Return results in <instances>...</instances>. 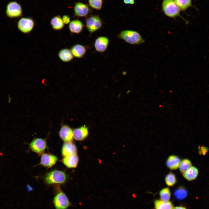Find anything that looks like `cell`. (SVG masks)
I'll return each instance as SVG.
<instances>
[{
  "label": "cell",
  "instance_id": "6da1fadb",
  "mask_svg": "<svg viewBox=\"0 0 209 209\" xmlns=\"http://www.w3.org/2000/svg\"><path fill=\"white\" fill-rule=\"evenodd\" d=\"M117 37L132 45H139L145 42V40L140 34L138 32L134 30H123L119 33Z\"/></svg>",
  "mask_w": 209,
  "mask_h": 209
},
{
  "label": "cell",
  "instance_id": "7a4b0ae2",
  "mask_svg": "<svg viewBox=\"0 0 209 209\" xmlns=\"http://www.w3.org/2000/svg\"><path fill=\"white\" fill-rule=\"evenodd\" d=\"M161 6L163 12L167 16L173 18L179 17L188 23V21L180 15L181 10L174 0H163Z\"/></svg>",
  "mask_w": 209,
  "mask_h": 209
},
{
  "label": "cell",
  "instance_id": "3957f363",
  "mask_svg": "<svg viewBox=\"0 0 209 209\" xmlns=\"http://www.w3.org/2000/svg\"><path fill=\"white\" fill-rule=\"evenodd\" d=\"M66 179L65 174L62 171L55 170L46 174L45 176V181L48 184H62Z\"/></svg>",
  "mask_w": 209,
  "mask_h": 209
},
{
  "label": "cell",
  "instance_id": "277c9868",
  "mask_svg": "<svg viewBox=\"0 0 209 209\" xmlns=\"http://www.w3.org/2000/svg\"><path fill=\"white\" fill-rule=\"evenodd\" d=\"M86 27L90 35L100 29L103 21L98 15H91L85 20Z\"/></svg>",
  "mask_w": 209,
  "mask_h": 209
},
{
  "label": "cell",
  "instance_id": "5b68a950",
  "mask_svg": "<svg viewBox=\"0 0 209 209\" xmlns=\"http://www.w3.org/2000/svg\"><path fill=\"white\" fill-rule=\"evenodd\" d=\"M53 203L56 209H66L71 205L66 194L61 191L57 193L55 196Z\"/></svg>",
  "mask_w": 209,
  "mask_h": 209
},
{
  "label": "cell",
  "instance_id": "8992f818",
  "mask_svg": "<svg viewBox=\"0 0 209 209\" xmlns=\"http://www.w3.org/2000/svg\"><path fill=\"white\" fill-rule=\"evenodd\" d=\"M35 25V22L33 19L28 17H23L19 21L17 27L19 30L21 32L28 33L33 30Z\"/></svg>",
  "mask_w": 209,
  "mask_h": 209
},
{
  "label": "cell",
  "instance_id": "52a82bcc",
  "mask_svg": "<svg viewBox=\"0 0 209 209\" xmlns=\"http://www.w3.org/2000/svg\"><path fill=\"white\" fill-rule=\"evenodd\" d=\"M6 14L10 18H16L21 16L22 14V10L20 5L16 1H11L7 5Z\"/></svg>",
  "mask_w": 209,
  "mask_h": 209
},
{
  "label": "cell",
  "instance_id": "ba28073f",
  "mask_svg": "<svg viewBox=\"0 0 209 209\" xmlns=\"http://www.w3.org/2000/svg\"><path fill=\"white\" fill-rule=\"evenodd\" d=\"M74 10L75 16L78 17H86L91 11L90 9L87 4L81 2L75 3Z\"/></svg>",
  "mask_w": 209,
  "mask_h": 209
},
{
  "label": "cell",
  "instance_id": "9c48e42d",
  "mask_svg": "<svg viewBox=\"0 0 209 209\" xmlns=\"http://www.w3.org/2000/svg\"><path fill=\"white\" fill-rule=\"evenodd\" d=\"M109 43V39L105 36H100L95 40L94 47L96 50L99 53H103L107 49Z\"/></svg>",
  "mask_w": 209,
  "mask_h": 209
},
{
  "label": "cell",
  "instance_id": "30bf717a",
  "mask_svg": "<svg viewBox=\"0 0 209 209\" xmlns=\"http://www.w3.org/2000/svg\"><path fill=\"white\" fill-rule=\"evenodd\" d=\"M30 147L33 152L40 154L44 150L47 146L44 140L40 138H35L30 143Z\"/></svg>",
  "mask_w": 209,
  "mask_h": 209
},
{
  "label": "cell",
  "instance_id": "8fae6325",
  "mask_svg": "<svg viewBox=\"0 0 209 209\" xmlns=\"http://www.w3.org/2000/svg\"><path fill=\"white\" fill-rule=\"evenodd\" d=\"M60 138L65 142H71L73 140V131L68 126L63 125L59 131Z\"/></svg>",
  "mask_w": 209,
  "mask_h": 209
},
{
  "label": "cell",
  "instance_id": "7c38bea8",
  "mask_svg": "<svg viewBox=\"0 0 209 209\" xmlns=\"http://www.w3.org/2000/svg\"><path fill=\"white\" fill-rule=\"evenodd\" d=\"M57 160V157L52 154L45 153L41 157L40 163L42 165L50 167L53 165Z\"/></svg>",
  "mask_w": 209,
  "mask_h": 209
},
{
  "label": "cell",
  "instance_id": "4fadbf2b",
  "mask_svg": "<svg viewBox=\"0 0 209 209\" xmlns=\"http://www.w3.org/2000/svg\"><path fill=\"white\" fill-rule=\"evenodd\" d=\"M86 47L82 44H77L73 45L71 51L74 57L78 58L83 57L87 51Z\"/></svg>",
  "mask_w": 209,
  "mask_h": 209
},
{
  "label": "cell",
  "instance_id": "5bb4252c",
  "mask_svg": "<svg viewBox=\"0 0 209 209\" xmlns=\"http://www.w3.org/2000/svg\"><path fill=\"white\" fill-rule=\"evenodd\" d=\"M84 25L82 22L78 19L72 21L69 23V28L72 33L79 34L82 31Z\"/></svg>",
  "mask_w": 209,
  "mask_h": 209
},
{
  "label": "cell",
  "instance_id": "9a60e30c",
  "mask_svg": "<svg viewBox=\"0 0 209 209\" xmlns=\"http://www.w3.org/2000/svg\"><path fill=\"white\" fill-rule=\"evenodd\" d=\"M78 161V158L76 154L64 156L62 159L63 163L69 168L76 167Z\"/></svg>",
  "mask_w": 209,
  "mask_h": 209
},
{
  "label": "cell",
  "instance_id": "2e32d148",
  "mask_svg": "<svg viewBox=\"0 0 209 209\" xmlns=\"http://www.w3.org/2000/svg\"><path fill=\"white\" fill-rule=\"evenodd\" d=\"M76 152L77 148L71 142H65L63 144L62 153L64 156L75 154Z\"/></svg>",
  "mask_w": 209,
  "mask_h": 209
},
{
  "label": "cell",
  "instance_id": "e0dca14e",
  "mask_svg": "<svg viewBox=\"0 0 209 209\" xmlns=\"http://www.w3.org/2000/svg\"><path fill=\"white\" fill-rule=\"evenodd\" d=\"M88 134V129L85 126L75 129L73 131V137L77 140H81L84 139Z\"/></svg>",
  "mask_w": 209,
  "mask_h": 209
},
{
  "label": "cell",
  "instance_id": "ac0fdd59",
  "mask_svg": "<svg viewBox=\"0 0 209 209\" xmlns=\"http://www.w3.org/2000/svg\"><path fill=\"white\" fill-rule=\"evenodd\" d=\"M180 162V159L178 156L172 155L168 157L166 164L170 169L175 170L179 167Z\"/></svg>",
  "mask_w": 209,
  "mask_h": 209
},
{
  "label": "cell",
  "instance_id": "d6986e66",
  "mask_svg": "<svg viewBox=\"0 0 209 209\" xmlns=\"http://www.w3.org/2000/svg\"><path fill=\"white\" fill-rule=\"evenodd\" d=\"M58 56L62 61L66 62L73 60L74 57L71 50L68 48H64L60 50L58 53Z\"/></svg>",
  "mask_w": 209,
  "mask_h": 209
},
{
  "label": "cell",
  "instance_id": "ffe728a7",
  "mask_svg": "<svg viewBox=\"0 0 209 209\" xmlns=\"http://www.w3.org/2000/svg\"><path fill=\"white\" fill-rule=\"evenodd\" d=\"M198 170L195 167L191 166L188 170L183 173L184 177L186 180L190 181L195 179L197 177Z\"/></svg>",
  "mask_w": 209,
  "mask_h": 209
},
{
  "label": "cell",
  "instance_id": "44dd1931",
  "mask_svg": "<svg viewBox=\"0 0 209 209\" xmlns=\"http://www.w3.org/2000/svg\"><path fill=\"white\" fill-rule=\"evenodd\" d=\"M51 24L52 28L55 30H60L64 26L62 18L59 15L56 16L52 19Z\"/></svg>",
  "mask_w": 209,
  "mask_h": 209
},
{
  "label": "cell",
  "instance_id": "7402d4cb",
  "mask_svg": "<svg viewBox=\"0 0 209 209\" xmlns=\"http://www.w3.org/2000/svg\"><path fill=\"white\" fill-rule=\"evenodd\" d=\"M188 194L186 190L182 187H179L174 190L173 195L174 199L178 201H181L186 198Z\"/></svg>",
  "mask_w": 209,
  "mask_h": 209
},
{
  "label": "cell",
  "instance_id": "603a6c76",
  "mask_svg": "<svg viewBox=\"0 0 209 209\" xmlns=\"http://www.w3.org/2000/svg\"><path fill=\"white\" fill-rule=\"evenodd\" d=\"M155 209H173L172 203L169 201H164L161 200H157L154 202Z\"/></svg>",
  "mask_w": 209,
  "mask_h": 209
},
{
  "label": "cell",
  "instance_id": "cb8c5ba5",
  "mask_svg": "<svg viewBox=\"0 0 209 209\" xmlns=\"http://www.w3.org/2000/svg\"><path fill=\"white\" fill-rule=\"evenodd\" d=\"M181 10L184 11L192 6V0H174Z\"/></svg>",
  "mask_w": 209,
  "mask_h": 209
},
{
  "label": "cell",
  "instance_id": "d4e9b609",
  "mask_svg": "<svg viewBox=\"0 0 209 209\" xmlns=\"http://www.w3.org/2000/svg\"><path fill=\"white\" fill-rule=\"evenodd\" d=\"M159 194L161 200L164 201H168L171 196V193L168 188H165L161 189Z\"/></svg>",
  "mask_w": 209,
  "mask_h": 209
},
{
  "label": "cell",
  "instance_id": "484cf974",
  "mask_svg": "<svg viewBox=\"0 0 209 209\" xmlns=\"http://www.w3.org/2000/svg\"><path fill=\"white\" fill-rule=\"evenodd\" d=\"M165 181L166 184L168 186H173L176 182V178L175 175L172 172H170L166 176Z\"/></svg>",
  "mask_w": 209,
  "mask_h": 209
},
{
  "label": "cell",
  "instance_id": "4316f807",
  "mask_svg": "<svg viewBox=\"0 0 209 209\" xmlns=\"http://www.w3.org/2000/svg\"><path fill=\"white\" fill-rule=\"evenodd\" d=\"M191 166L190 161L187 159H184L180 162L179 167L180 172L183 173Z\"/></svg>",
  "mask_w": 209,
  "mask_h": 209
},
{
  "label": "cell",
  "instance_id": "83f0119b",
  "mask_svg": "<svg viewBox=\"0 0 209 209\" xmlns=\"http://www.w3.org/2000/svg\"><path fill=\"white\" fill-rule=\"evenodd\" d=\"M89 6L92 8L100 10L102 5V0H88Z\"/></svg>",
  "mask_w": 209,
  "mask_h": 209
},
{
  "label": "cell",
  "instance_id": "f1b7e54d",
  "mask_svg": "<svg viewBox=\"0 0 209 209\" xmlns=\"http://www.w3.org/2000/svg\"><path fill=\"white\" fill-rule=\"evenodd\" d=\"M208 151V149L206 147H200L199 152L200 154L204 155L207 153Z\"/></svg>",
  "mask_w": 209,
  "mask_h": 209
},
{
  "label": "cell",
  "instance_id": "f546056e",
  "mask_svg": "<svg viewBox=\"0 0 209 209\" xmlns=\"http://www.w3.org/2000/svg\"><path fill=\"white\" fill-rule=\"evenodd\" d=\"M62 19L64 24H67L70 23V18L68 15H65L63 16Z\"/></svg>",
  "mask_w": 209,
  "mask_h": 209
},
{
  "label": "cell",
  "instance_id": "4dcf8cb0",
  "mask_svg": "<svg viewBox=\"0 0 209 209\" xmlns=\"http://www.w3.org/2000/svg\"><path fill=\"white\" fill-rule=\"evenodd\" d=\"M124 3L126 4H134L135 1V0H123Z\"/></svg>",
  "mask_w": 209,
  "mask_h": 209
},
{
  "label": "cell",
  "instance_id": "1f68e13d",
  "mask_svg": "<svg viewBox=\"0 0 209 209\" xmlns=\"http://www.w3.org/2000/svg\"><path fill=\"white\" fill-rule=\"evenodd\" d=\"M173 209H187L184 207L182 206H176L173 208Z\"/></svg>",
  "mask_w": 209,
  "mask_h": 209
}]
</instances>
